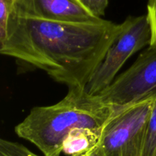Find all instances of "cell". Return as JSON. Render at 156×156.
<instances>
[{
    "label": "cell",
    "instance_id": "5",
    "mask_svg": "<svg viewBox=\"0 0 156 156\" xmlns=\"http://www.w3.org/2000/svg\"><path fill=\"white\" fill-rule=\"evenodd\" d=\"M156 94V47L149 46L98 98L114 110Z\"/></svg>",
    "mask_w": 156,
    "mask_h": 156
},
{
    "label": "cell",
    "instance_id": "11",
    "mask_svg": "<svg viewBox=\"0 0 156 156\" xmlns=\"http://www.w3.org/2000/svg\"><path fill=\"white\" fill-rule=\"evenodd\" d=\"M79 1L93 15L101 18H102L101 16L105 15V10L109 2V0H79Z\"/></svg>",
    "mask_w": 156,
    "mask_h": 156
},
{
    "label": "cell",
    "instance_id": "2",
    "mask_svg": "<svg viewBox=\"0 0 156 156\" xmlns=\"http://www.w3.org/2000/svg\"><path fill=\"white\" fill-rule=\"evenodd\" d=\"M115 110L83 88H69L62 100L35 107L15 128L18 136L38 148L44 156H60L63 143L77 128L100 129Z\"/></svg>",
    "mask_w": 156,
    "mask_h": 156
},
{
    "label": "cell",
    "instance_id": "7",
    "mask_svg": "<svg viewBox=\"0 0 156 156\" xmlns=\"http://www.w3.org/2000/svg\"><path fill=\"white\" fill-rule=\"evenodd\" d=\"M103 127L75 129L64 141L62 152L69 156H76L92 150L100 143Z\"/></svg>",
    "mask_w": 156,
    "mask_h": 156
},
{
    "label": "cell",
    "instance_id": "8",
    "mask_svg": "<svg viewBox=\"0 0 156 156\" xmlns=\"http://www.w3.org/2000/svg\"><path fill=\"white\" fill-rule=\"evenodd\" d=\"M143 156H156V96L146 129Z\"/></svg>",
    "mask_w": 156,
    "mask_h": 156
},
{
    "label": "cell",
    "instance_id": "9",
    "mask_svg": "<svg viewBox=\"0 0 156 156\" xmlns=\"http://www.w3.org/2000/svg\"><path fill=\"white\" fill-rule=\"evenodd\" d=\"M0 156H40L21 143L10 140H0Z\"/></svg>",
    "mask_w": 156,
    "mask_h": 156
},
{
    "label": "cell",
    "instance_id": "4",
    "mask_svg": "<svg viewBox=\"0 0 156 156\" xmlns=\"http://www.w3.org/2000/svg\"><path fill=\"white\" fill-rule=\"evenodd\" d=\"M121 24V31L85 88L91 95H97L108 88L126 60L143 47L150 45L151 27L147 15L129 16Z\"/></svg>",
    "mask_w": 156,
    "mask_h": 156
},
{
    "label": "cell",
    "instance_id": "10",
    "mask_svg": "<svg viewBox=\"0 0 156 156\" xmlns=\"http://www.w3.org/2000/svg\"><path fill=\"white\" fill-rule=\"evenodd\" d=\"M15 5V0H0V43L5 39L9 19Z\"/></svg>",
    "mask_w": 156,
    "mask_h": 156
},
{
    "label": "cell",
    "instance_id": "3",
    "mask_svg": "<svg viewBox=\"0 0 156 156\" xmlns=\"http://www.w3.org/2000/svg\"><path fill=\"white\" fill-rule=\"evenodd\" d=\"M156 94L115 110L100 140L105 156H143L146 129Z\"/></svg>",
    "mask_w": 156,
    "mask_h": 156
},
{
    "label": "cell",
    "instance_id": "13",
    "mask_svg": "<svg viewBox=\"0 0 156 156\" xmlns=\"http://www.w3.org/2000/svg\"><path fill=\"white\" fill-rule=\"evenodd\" d=\"M76 156H105L104 154L103 151H102L100 145H98V146H96L94 149H93L92 150L89 151V152H86L85 154H82V155H76Z\"/></svg>",
    "mask_w": 156,
    "mask_h": 156
},
{
    "label": "cell",
    "instance_id": "12",
    "mask_svg": "<svg viewBox=\"0 0 156 156\" xmlns=\"http://www.w3.org/2000/svg\"><path fill=\"white\" fill-rule=\"evenodd\" d=\"M146 15L151 27V42L149 46L156 47V0H148Z\"/></svg>",
    "mask_w": 156,
    "mask_h": 156
},
{
    "label": "cell",
    "instance_id": "1",
    "mask_svg": "<svg viewBox=\"0 0 156 156\" xmlns=\"http://www.w3.org/2000/svg\"><path fill=\"white\" fill-rule=\"evenodd\" d=\"M122 24L73 23L24 16L14 11L0 53L43 70L69 88L85 89Z\"/></svg>",
    "mask_w": 156,
    "mask_h": 156
},
{
    "label": "cell",
    "instance_id": "6",
    "mask_svg": "<svg viewBox=\"0 0 156 156\" xmlns=\"http://www.w3.org/2000/svg\"><path fill=\"white\" fill-rule=\"evenodd\" d=\"M15 12L24 16L62 22H93V15L79 0H15Z\"/></svg>",
    "mask_w": 156,
    "mask_h": 156
}]
</instances>
